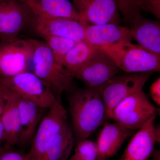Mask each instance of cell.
I'll list each match as a JSON object with an SVG mask.
<instances>
[{
  "instance_id": "26",
  "label": "cell",
  "mask_w": 160,
  "mask_h": 160,
  "mask_svg": "<svg viewBox=\"0 0 160 160\" xmlns=\"http://www.w3.org/2000/svg\"><path fill=\"white\" fill-rule=\"evenodd\" d=\"M0 160H28L27 153L13 150L11 148H4L0 152Z\"/></svg>"
},
{
  "instance_id": "25",
  "label": "cell",
  "mask_w": 160,
  "mask_h": 160,
  "mask_svg": "<svg viewBox=\"0 0 160 160\" xmlns=\"http://www.w3.org/2000/svg\"><path fill=\"white\" fill-rule=\"evenodd\" d=\"M135 4L140 10L149 12L160 18V0H135Z\"/></svg>"
},
{
  "instance_id": "15",
  "label": "cell",
  "mask_w": 160,
  "mask_h": 160,
  "mask_svg": "<svg viewBox=\"0 0 160 160\" xmlns=\"http://www.w3.org/2000/svg\"><path fill=\"white\" fill-rule=\"evenodd\" d=\"M18 97L19 114L18 145L24 146L31 142L39 125L49 109L42 108L29 100Z\"/></svg>"
},
{
  "instance_id": "19",
  "label": "cell",
  "mask_w": 160,
  "mask_h": 160,
  "mask_svg": "<svg viewBox=\"0 0 160 160\" xmlns=\"http://www.w3.org/2000/svg\"><path fill=\"white\" fill-rule=\"evenodd\" d=\"M133 131L114 122L104 123L97 142L101 157L106 160L115 155Z\"/></svg>"
},
{
  "instance_id": "5",
  "label": "cell",
  "mask_w": 160,
  "mask_h": 160,
  "mask_svg": "<svg viewBox=\"0 0 160 160\" xmlns=\"http://www.w3.org/2000/svg\"><path fill=\"white\" fill-rule=\"evenodd\" d=\"M0 83L18 96L42 108L49 109L58 102L49 86L28 70L12 77L0 78Z\"/></svg>"
},
{
  "instance_id": "13",
  "label": "cell",
  "mask_w": 160,
  "mask_h": 160,
  "mask_svg": "<svg viewBox=\"0 0 160 160\" xmlns=\"http://www.w3.org/2000/svg\"><path fill=\"white\" fill-rule=\"evenodd\" d=\"M30 24L41 38L46 36L61 37L76 42L84 40L86 26L77 20L55 18H46L32 14Z\"/></svg>"
},
{
  "instance_id": "11",
  "label": "cell",
  "mask_w": 160,
  "mask_h": 160,
  "mask_svg": "<svg viewBox=\"0 0 160 160\" xmlns=\"http://www.w3.org/2000/svg\"><path fill=\"white\" fill-rule=\"evenodd\" d=\"M72 4L85 26L119 25L120 15L116 0H72Z\"/></svg>"
},
{
  "instance_id": "16",
  "label": "cell",
  "mask_w": 160,
  "mask_h": 160,
  "mask_svg": "<svg viewBox=\"0 0 160 160\" xmlns=\"http://www.w3.org/2000/svg\"><path fill=\"white\" fill-rule=\"evenodd\" d=\"M131 29L117 24L88 25L85 28L84 41L97 48L122 42H131Z\"/></svg>"
},
{
  "instance_id": "12",
  "label": "cell",
  "mask_w": 160,
  "mask_h": 160,
  "mask_svg": "<svg viewBox=\"0 0 160 160\" xmlns=\"http://www.w3.org/2000/svg\"><path fill=\"white\" fill-rule=\"evenodd\" d=\"M152 116L133 135L120 160H148L160 142V127L155 124Z\"/></svg>"
},
{
  "instance_id": "4",
  "label": "cell",
  "mask_w": 160,
  "mask_h": 160,
  "mask_svg": "<svg viewBox=\"0 0 160 160\" xmlns=\"http://www.w3.org/2000/svg\"><path fill=\"white\" fill-rule=\"evenodd\" d=\"M37 41L18 37L0 42V78L27 71Z\"/></svg>"
},
{
  "instance_id": "10",
  "label": "cell",
  "mask_w": 160,
  "mask_h": 160,
  "mask_svg": "<svg viewBox=\"0 0 160 160\" xmlns=\"http://www.w3.org/2000/svg\"><path fill=\"white\" fill-rule=\"evenodd\" d=\"M32 17L21 0H0V42L19 37Z\"/></svg>"
},
{
  "instance_id": "29",
  "label": "cell",
  "mask_w": 160,
  "mask_h": 160,
  "mask_svg": "<svg viewBox=\"0 0 160 160\" xmlns=\"http://www.w3.org/2000/svg\"><path fill=\"white\" fill-rule=\"evenodd\" d=\"M153 160H160V150H154L152 154Z\"/></svg>"
},
{
  "instance_id": "9",
  "label": "cell",
  "mask_w": 160,
  "mask_h": 160,
  "mask_svg": "<svg viewBox=\"0 0 160 160\" xmlns=\"http://www.w3.org/2000/svg\"><path fill=\"white\" fill-rule=\"evenodd\" d=\"M119 69L106 52L98 49L89 61L72 75L88 88L99 89L117 76Z\"/></svg>"
},
{
  "instance_id": "18",
  "label": "cell",
  "mask_w": 160,
  "mask_h": 160,
  "mask_svg": "<svg viewBox=\"0 0 160 160\" xmlns=\"http://www.w3.org/2000/svg\"><path fill=\"white\" fill-rule=\"evenodd\" d=\"M132 38L138 45L160 57V25L158 21L144 19L141 15L130 23Z\"/></svg>"
},
{
  "instance_id": "21",
  "label": "cell",
  "mask_w": 160,
  "mask_h": 160,
  "mask_svg": "<svg viewBox=\"0 0 160 160\" xmlns=\"http://www.w3.org/2000/svg\"><path fill=\"white\" fill-rule=\"evenodd\" d=\"M97 49L84 40L77 42L66 54L63 66L72 75L89 61Z\"/></svg>"
},
{
  "instance_id": "28",
  "label": "cell",
  "mask_w": 160,
  "mask_h": 160,
  "mask_svg": "<svg viewBox=\"0 0 160 160\" xmlns=\"http://www.w3.org/2000/svg\"><path fill=\"white\" fill-rule=\"evenodd\" d=\"M5 145V132L2 120L0 117V152L3 150Z\"/></svg>"
},
{
  "instance_id": "20",
  "label": "cell",
  "mask_w": 160,
  "mask_h": 160,
  "mask_svg": "<svg viewBox=\"0 0 160 160\" xmlns=\"http://www.w3.org/2000/svg\"><path fill=\"white\" fill-rule=\"evenodd\" d=\"M75 142L71 126L68 125L49 141L43 160H68Z\"/></svg>"
},
{
  "instance_id": "7",
  "label": "cell",
  "mask_w": 160,
  "mask_h": 160,
  "mask_svg": "<svg viewBox=\"0 0 160 160\" xmlns=\"http://www.w3.org/2000/svg\"><path fill=\"white\" fill-rule=\"evenodd\" d=\"M153 72L116 76L98 89L106 108V119H111L114 108L130 95L143 90Z\"/></svg>"
},
{
  "instance_id": "17",
  "label": "cell",
  "mask_w": 160,
  "mask_h": 160,
  "mask_svg": "<svg viewBox=\"0 0 160 160\" xmlns=\"http://www.w3.org/2000/svg\"><path fill=\"white\" fill-rule=\"evenodd\" d=\"M21 1L29 8L35 16L46 18L71 19L80 22L79 15L69 0Z\"/></svg>"
},
{
  "instance_id": "14",
  "label": "cell",
  "mask_w": 160,
  "mask_h": 160,
  "mask_svg": "<svg viewBox=\"0 0 160 160\" xmlns=\"http://www.w3.org/2000/svg\"><path fill=\"white\" fill-rule=\"evenodd\" d=\"M0 117L5 132L4 148L18 145L19 114L17 95L0 83Z\"/></svg>"
},
{
  "instance_id": "2",
  "label": "cell",
  "mask_w": 160,
  "mask_h": 160,
  "mask_svg": "<svg viewBox=\"0 0 160 160\" xmlns=\"http://www.w3.org/2000/svg\"><path fill=\"white\" fill-rule=\"evenodd\" d=\"M33 72L46 83L58 102L62 95L75 87L71 72L54 58L46 43L38 40L32 59Z\"/></svg>"
},
{
  "instance_id": "6",
  "label": "cell",
  "mask_w": 160,
  "mask_h": 160,
  "mask_svg": "<svg viewBox=\"0 0 160 160\" xmlns=\"http://www.w3.org/2000/svg\"><path fill=\"white\" fill-rule=\"evenodd\" d=\"M156 109L143 90L130 95L113 109L111 119L135 131L156 115Z\"/></svg>"
},
{
  "instance_id": "27",
  "label": "cell",
  "mask_w": 160,
  "mask_h": 160,
  "mask_svg": "<svg viewBox=\"0 0 160 160\" xmlns=\"http://www.w3.org/2000/svg\"><path fill=\"white\" fill-rule=\"evenodd\" d=\"M150 94L152 98L158 106L160 105V78H158L152 84L150 87Z\"/></svg>"
},
{
  "instance_id": "23",
  "label": "cell",
  "mask_w": 160,
  "mask_h": 160,
  "mask_svg": "<svg viewBox=\"0 0 160 160\" xmlns=\"http://www.w3.org/2000/svg\"><path fill=\"white\" fill-rule=\"evenodd\" d=\"M76 144L74 153L69 160H106L100 156L97 143L86 139Z\"/></svg>"
},
{
  "instance_id": "1",
  "label": "cell",
  "mask_w": 160,
  "mask_h": 160,
  "mask_svg": "<svg viewBox=\"0 0 160 160\" xmlns=\"http://www.w3.org/2000/svg\"><path fill=\"white\" fill-rule=\"evenodd\" d=\"M67 92L71 128L77 142L88 139L103 124L106 108L98 89L74 87Z\"/></svg>"
},
{
  "instance_id": "22",
  "label": "cell",
  "mask_w": 160,
  "mask_h": 160,
  "mask_svg": "<svg viewBox=\"0 0 160 160\" xmlns=\"http://www.w3.org/2000/svg\"><path fill=\"white\" fill-rule=\"evenodd\" d=\"M42 38L51 50L55 60L62 65L66 54L77 42L67 38L52 36Z\"/></svg>"
},
{
  "instance_id": "3",
  "label": "cell",
  "mask_w": 160,
  "mask_h": 160,
  "mask_svg": "<svg viewBox=\"0 0 160 160\" xmlns=\"http://www.w3.org/2000/svg\"><path fill=\"white\" fill-rule=\"evenodd\" d=\"M98 49L106 52L119 69L129 73L159 72L160 57L131 42H122Z\"/></svg>"
},
{
  "instance_id": "24",
  "label": "cell",
  "mask_w": 160,
  "mask_h": 160,
  "mask_svg": "<svg viewBox=\"0 0 160 160\" xmlns=\"http://www.w3.org/2000/svg\"><path fill=\"white\" fill-rule=\"evenodd\" d=\"M119 11L122 12L127 22L131 23L138 16L140 10L135 4V0H116Z\"/></svg>"
},
{
  "instance_id": "8",
  "label": "cell",
  "mask_w": 160,
  "mask_h": 160,
  "mask_svg": "<svg viewBox=\"0 0 160 160\" xmlns=\"http://www.w3.org/2000/svg\"><path fill=\"white\" fill-rule=\"evenodd\" d=\"M69 125L66 109L62 102H57L46 112L37 129L27 153L28 160H43L49 141Z\"/></svg>"
}]
</instances>
